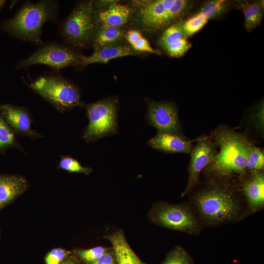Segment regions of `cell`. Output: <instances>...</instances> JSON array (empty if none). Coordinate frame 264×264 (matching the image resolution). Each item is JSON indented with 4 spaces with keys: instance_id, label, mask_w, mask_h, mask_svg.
Returning a JSON list of instances; mask_svg holds the SVG:
<instances>
[{
    "instance_id": "obj_30",
    "label": "cell",
    "mask_w": 264,
    "mask_h": 264,
    "mask_svg": "<svg viewBox=\"0 0 264 264\" xmlns=\"http://www.w3.org/2000/svg\"><path fill=\"white\" fill-rule=\"evenodd\" d=\"M69 252L61 248H56L50 251L46 256V264H60Z\"/></svg>"
},
{
    "instance_id": "obj_23",
    "label": "cell",
    "mask_w": 264,
    "mask_h": 264,
    "mask_svg": "<svg viewBox=\"0 0 264 264\" xmlns=\"http://www.w3.org/2000/svg\"><path fill=\"white\" fill-rule=\"evenodd\" d=\"M208 21L207 19L198 12L181 22V25L188 38L200 31Z\"/></svg>"
},
{
    "instance_id": "obj_5",
    "label": "cell",
    "mask_w": 264,
    "mask_h": 264,
    "mask_svg": "<svg viewBox=\"0 0 264 264\" xmlns=\"http://www.w3.org/2000/svg\"><path fill=\"white\" fill-rule=\"evenodd\" d=\"M93 10L91 1H81L61 23L60 33L67 44L84 47L89 43L95 30Z\"/></svg>"
},
{
    "instance_id": "obj_2",
    "label": "cell",
    "mask_w": 264,
    "mask_h": 264,
    "mask_svg": "<svg viewBox=\"0 0 264 264\" xmlns=\"http://www.w3.org/2000/svg\"><path fill=\"white\" fill-rule=\"evenodd\" d=\"M58 2L43 0L36 3L26 2L15 16L3 24L5 31L22 40L41 45L42 28L47 22H56Z\"/></svg>"
},
{
    "instance_id": "obj_12",
    "label": "cell",
    "mask_w": 264,
    "mask_h": 264,
    "mask_svg": "<svg viewBox=\"0 0 264 264\" xmlns=\"http://www.w3.org/2000/svg\"><path fill=\"white\" fill-rule=\"evenodd\" d=\"M159 44L165 52L172 57H180L191 48L181 25L178 22L165 29L161 35Z\"/></svg>"
},
{
    "instance_id": "obj_32",
    "label": "cell",
    "mask_w": 264,
    "mask_h": 264,
    "mask_svg": "<svg viewBox=\"0 0 264 264\" xmlns=\"http://www.w3.org/2000/svg\"><path fill=\"white\" fill-rule=\"evenodd\" d=\"M88 264H115V263L112 254L109 252H106L98 259L89 262Z\"/></svg>"
},
{
    "instance_id": "obj_10",
    "label": "cell",
    "mask_w": 264,
    "mask_h": 264,
    "mask_svg": "<svg viewBox=\"0 0 264 264\" xmlns=\"http://www.w3.org/2000/svg\"><path fill=\"white\" fill-rule=\"evenodd\" d=\"M218 147L215 140L209 137H203L198 140L195 147L191 151L188 181L183 196L188 194L197 184L201 171L211 163L217 153Z\"/></svg>"
},
{
    "instance_id": "obj_26",
    "label": "cell",
    "mask_w": 264,
    "mask_h": 264,
    "mask_svg": "<svg viewBox=\"0 0 264 264\" xmlns=\"http://www.w3.org/2000/svg\"><path fill=\"white\" fill-rule=\"evenodd\" d=\"M162 264H192V262L184 250L176 247L167 255Z\"/></svg>"
},
{
    "instance_id": "obj_36",
    "label": "cell",
    "mask_w": 264,
    "mask_h": 264,
    "mask_svg": "<svg viewBox=\"0 0 264 264\" xmlns=\"http://www.w3.org/2000/svg\"></svg>"
},
{
    "instance_id": "obj_18",
    "label": "cell",
    "mask_w": 264,
    "mask_h": 264,
    "mask_svg": "<svg viewBox=\"0 0 264 264\" xmlns=\"http://www.w3.org/2000/svg\"><path fill=\"white\" fill-rule=\"evenodd\" d=\"M27 186L26 180L22 177L0 176V208L23 193Z\"/></svg>"
},
{
    "instance_id": "obj_17",
    "label": "cell",
    "mask_w": 264,
    "mask_h": 264,
    "mask_svg": "<svg viewBox=\"0 0 264 264\" xmlns=\"http://www.w3.org/2000/svg\"><path fill=\"white\" fill-rule=\"evenodd\" d=\"M111 243L117 264H144L134 253L121 231L106 237Z\"/></svg>"
},
{
    "instance_id": "obj_28",
    "label": "cell",
    "mask_w": 264,
    "mask_h": 264,
    "mask_svg": "<svg viewBox=\"0 0 264 264\" xmlns=\"http://www.w3.org/2000/svg\"><path fill=\"white\" fill-rule=\"evenodd\" d=\"M250 121L254 128L260 132H264V109L262 102L253 110L250 115Z\"/></svg>"
},
{
    "instance_id": "obj_11",
    "label": "cell",
    "mask_w": 264,
    "mask_h": 264,
    "mask_svg": "<svg viewBox=\"0 0 264 264\" xmlns=\"http://www.w3.org/2000/svg\"><path fill=\"white\" fill-rule=\"evenodd\" d=\"M148 116L151 124L158 132L180 134L177 112L173 104L152 101L149 104Z\"/></svg>"
},
{
    "instance_id": "obj_14",
    "label": "cell",
    "mask_w": 264,
    "mask_h": 264,
    "mask_svg": "<svg viewBox=\"0 0 264 264\" xmlns=\"http://www.w3.org/2000/svg\"><path fill=\"white\" fill-rule=\"evenodd\" d=\"M0 110L4 119L16 132L30 136L39 135L31 129L30 116L25 109L11 105H3Z\"/></svg>"
},
{
    "instance_id": "obj_20",
    "label": "cell",
    "mask_w": 264,
    "mask_h": 264,
    "mask_svg": "<svg viewBox=\"0 0 264 264\" xmlns=\"http://www.w3.org/2000/svg\"><path fill=\"white\" fill-rule=\"evenodd\" d=\"M130 15V9L128 6L113 4L100 11L98 18L102 24L120 27L127 22Z\"/></svg>"
},
{
    "instance_id": "obj_25",
    "label": "cell",
    "mask_w": 264,
    "mask_h": 264,
    "mask_svg": "<svg viewBox=\"0 0 264 264\" xmlns=\"http://www.w3.org/2000/svg\"><path fill=\"white\" fill-rule=\"evenodd\" d=\"M59 167L69 172L80 173L86 175H88L92 171L90 168L82 166L77 160L70 156L62 157Z\"/></svg>"
},
{
    "instance_id": "obj_7",
    "label": "cell",
    "mask_w": 264,
    "mask_h": 264,
    "mask_svg": "<svg viewBox=\"0 0 264 264\" xmlns=\"http://www.w3.org/2000/svg\"><path fill=\"white\" fill-rule=\"evenodd\" d=\"M82 57V55L64 44L49 42L40 45L27 58L18 61L16 68L22 69L32 65L43 64L58 70L67 66L79 65Z\"/></svg>"
},
{
    "instance_id": "obj_31",
    "label": "cell",
    "mask_w": 264,
    "mask_h": 264,
    "mask_svg": "<svg viewBox=\"0 0 264 264\" xmlns=\"http://www.w3.org/2000/svg\"><path fill=\"white\" fill-rule=\"evenodd\" d=\"M134 50L138 51L147 52L152 54L161 55V52L154 49L149 44L148 40L142 36L135 43L132 45Z\"/></svg>"
},
{
    "instance_id": "obj_24",
    "label": "cell",
    "mask_w": 264,
    "mask_h": 264,
    "mask_svg": "<svg viewBox=\"0 0 264 264\" xmlns=\"http://www.w3.org/2000/svg\"><path fill=\"white\" fill-rule=\"evenodd\" d=\"M264 168V151L251 143L248 159L247 170L252 172H261Z\"/></svg>"
},
{
    "instance_id": "obj_35",
    "label": "cell",
    "mask_w": 264,
    "mask_h": 264,
    "mask_svg": "<svg viewBox=\"0 0 264 264\" xmlns=\"http://www.w3.org/2000/svg\"><path fill=\"white\" fill-rule=\"evenodd\" d=\"M61 264H76L74 262L70 261H67Z\"/></svg>"
},
{
    "instance_id": "obj_33",
    "label": "cell",
    "mask_w": 264,
    "mask_h": 264,
    "mask_svg": "<svg viewBox=\"0 0 264 264\" xmlns=\"http://www.w3.org/2000/svg\"><path fill=\"white\" fill-rule=\"evenodd\" d=\"M142 36V35L139 31L131 30L128 32L126 37L129 43L132 45Z\"/></svg>"
},
{
    "instance_id": "obj_27",
    "label": "cell",
    "mask_w": 264,
    "mask_h": 264,
    "mask_svg": "<svg viewBox=\"0 0 264 264\" xmlns=\"http://www.w3.org/2000/svg\"><path fill=\"white\" fill-rule=\"evenodd\" d=\"M15 136L4 119L0 116V148L11 146L14 143Z\"/></svg>"
},
{
    "instance_id": "obj_29",
    "label": "cell",
    "mask_w": 264,
    "mask_h": 264,
    "mask_svg": "<svg viewBox=\"0 0 264 264\" xmlns=\"http://www.w3.org/2000/svg\"><path fill=\"white\" fill-rule=\"evenodd\" d=\"M106 252L105 248L98 246L88 249L78 250L77 254L84 261L89 263L97 260Z\"/></svg>"
},
{
    "instance_id": "obj_6",
    "label": "cell",
    "mask_w": 264,
    "mask_h": 264,
    "mask_svg": "<svg viewBox=\"0 0 264 264\" xmlns=\"http://www.w3.org/2000/svg\"><path fill=\"white\" fill-rule=\"evenodd\" d=\"M30 87L60 110H68L80 104L78 88L61 76H41L32 83Z\"/></svg>"
},
{
    "instance_id": "obj_1",
    "label": "cell",
    "mask_w": 264,
    "mask_h": 264,
    "mask_svg": "<svg viewBox=\"0 0 264 264\" xmlns=\"http://www.w3.org/2000/svg\"><path fill=\"white\" fill-rule=\"evenodd\" d=\"M214 139L220 147L208 167L218 176L242 175L247 170L251 143L243 136L224 125L217 128Z\"/></svg>"
},
{
    "instance_id": "obj_16",
    "label": "cell",
    "mask_w": 264,
    "mask_h": 264,
    "mask_svg": "<svg viewBox=\"0 0 264 264\" xmlns=\"http://www.w3.org/2000/svg\"><path fill=\"white\" fill-rule=\"evenodd\" d=\"M251 208H258L264 203V176L261 172H253L242 185Z\"/></svg>"
},
{
    "instance_id": "obj_22",
    "label": "cell",
    "mask_w": 264,
    "mask_h": 264,
    "mask_svg": "<svg viewBox=\"0 0 264 264\" xmlns=\"http://www.w3.org/2000/svg\"><path fill=\"white\" fill-rule=\"evenodd\" d=\"M229 3L226 0H213L204 3L199 13L209 20L220 17L226 12Z\"/></svg>"
},
{
    "instance_id": "obj_34",
    "label": "cell",
    "mask_w": 264,
    "mask_h": 264,
    "mask_svg": "<svg viewBox=\"0 0 264 264\" xmlns=\"http://www.w3.org/2000/svg\"><path fill=\"white\" fill-rule=\"evenodd\" d=\"M5 2H6L5 0H0V10L1 9L2 7L4 6Z\"/></svg>"
},
{
    "instance_id": "obj_15",
    "label": "cell",
    "mask_w": 264,
    "mask_h": 264,
    "mask_svg": "<svg viewBox=\"0 0 264 264\" xmlns=\"http://www.w3.org/2000/svg\"><path fill=\"white\" fill-rule=\"evenodd\" d=\"M135 55L134 51L129 46L108 45L96 48L90 55H82L79 65L84 67L92 64L107 63L113 59Z\"/></svg>"
},
{
    "instance_id": "obj_4",
    "label": "cell",
    "mask_w": 264,
    "mask_h": 264,
    "mask_svg": "<svg viewBox=\"0 0 264 264\" xmlns=\"http://www.w3.org/2000/svg\"><path fill=\"white\" fill-rule=\"evenodd\" d=\"M141 23L147 30L156 32L179 22L192 10L189 0L136 1Z\"/></svg>"
},
{
    "instance_id": "obj_9",
    "label": "cell",
    "mask_w": 264,
    "mask_h": 264,
    "mask_svg": "<svg viewBox=\"0 0 264 264\" xmlns=\"http://www.w3.org/2000/svg\"><path fill=\"white\" fill-rule=\"evenodd\" d=\"M152 218L157 224L170 229L195 233L199 225L190 209L182 205L164 204L157 207Z\"/></svg>"
},
{
    "instance_id": "obj_19",
    "label": "cell",
    "mask_w": 264,
    "mask_h": 264,
    "mask_svg": "<svg viewBox=\"0 0 264 264\" xmlns=\"http://www.w3.org/2000/svg\"><path fill=\"white\" fill-rule=\"evenodd\" d=\"M239 8L243 13L244 27L247 31H251L260 24L263 18L264 0L242 1L240 2Z\"/></svg>"
},
{
    "instance_id": "obj_13",
    "label": "cell",
    "mask_w": 264,
    "mask_h": 264,
    "mask_svg": "<svg viewBox=\"0 0 264 264\" xmlns=\"http://www.w3.org/2000/svg\"><path fill=\"white\" fill-rule=\"evenodd\" d=\"M153 148L168 153H190L192 141L180 134L158 132L149 141Z\"/></svg>"
},
{
    "instance_id": "obj_21",
    "label": "cell",
    "mask_w": 264,
    "mask_h": 264,
    "mask_svg": "<svg viewBox=\"0 0 264 264\" xmlns=\"http://www.w3.org/2000/svg\"><path fill=\"white\" fill-rule=\"evenodd\" d=\"M123 33L120 27L102 24L95 35V47L112 45L123 37Z\"/></svg>"
},
{
    "instance_id": "obj_3",
    "label": "cell",
    "mask_w": 264,
    "mask_h": 264,
    "mask_svg": "<svg viewBox=\"0 0 264 264\" xmlns=\"http://www.w3.org/2000/svg\"><path fill=\"white\" fill-rule=\"evenodd\" d=\"M194 201L200 216L211 224L232 221L240 212V204L233 190L217 182H212L198 193Z\"/></svg>"
},
{
    "instance_id": "obj_8",
    "label": "cell",
    "mask_w": 264,
    "mask_h": 264,
    "mask_svg": "<svg viewBox=\"0 0 264 264\" xmlns=\"http://www.w3.org/2000/svg\"><path fill=\"white\" fill-rule=\"evenodd\" d=\"M116 101L113 99L99 101L87 107L89 123L83 137L93 141L115 132Z\"/></svg>"
}]
</instances>
